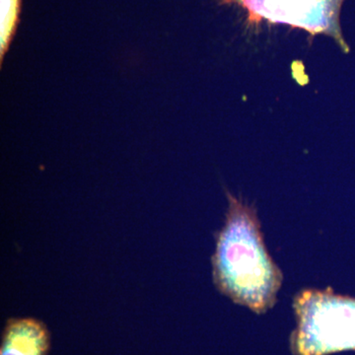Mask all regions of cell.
Returning a JSON list of instances; mask_svg holds the SVG:
<instances>
[{
    "label": "cell",
    "instance_id": "5",
    "mask_svg": "<svg viewBox=\"0 0 355 355\" xmlns=\"http://www.w3.org/2000/svg\"><path fill=\"white\" fill-rule=\"evenodd\" d=\"M21 0H1V49L6 50L19 18Z\"/></svg>",
    "mask_w": 355,
    "mask_h": 355
},
{
    "label": "cell",
    "instance_id": "3",
    "mask_svg": "<svg viewBox=\"0 0 355 355\" xmlns=\"http://www.w3.org/2000/svg\"><path fill=\"white\" fill-rule=\"evenodd\" d=\"M345 0H220L221 6L241 7L250 25L263 21L299 28L311 36L326 35L335 40L345 53L349 44L340 25V9Z\"/></svg>",
    "mask_w": 355,
    "mask_h": 355
},
{
    "label": "cell",
    "instance_id": "2",
    "mask_svg": "<svg viewBox=\"0 0 355 355\" xmlns=\"http://www.w3.org/2000/svg\"><path fill=\"white\" fill-rule=\"evenodd\" d=\"M296 328L291 336L293 355L355 352V298L333 289L304 288L293 298Z\"/></svg>",
    "mask_w": 355,
    "mask_h": 355
},
{
    "label": "cell",
    "instance_id": "4",
    "mask_svg": "<svg viewBox=\"0 0 355 355\" xmlns=\"http://www.w3.org/2000/svg\"><path fill=\"white\" fill-rule=\"evenodd\" d=\"M51 334L36 318H10L1 336L0 355H48Z\"/></svg>",
    "mask_w": 355,
    "mask_h": 355
},
{
    "label": "cell",
    "instance_id": "1",
    "mask_svg": "<svg viewBox=\"0 0 355 355\" xmlns=\"http://www.w3.org/2000/svg\"><path fill=\"white\" fill-rule=\"evenodd\" d=\"M227 198L211 259L214 282L236 304L265 314L277 303L284 277L266 250L256 207L229 191Z\"/></svg>",
    "mask_w": 355,
    "mask_h": 355
}]
</instances>
